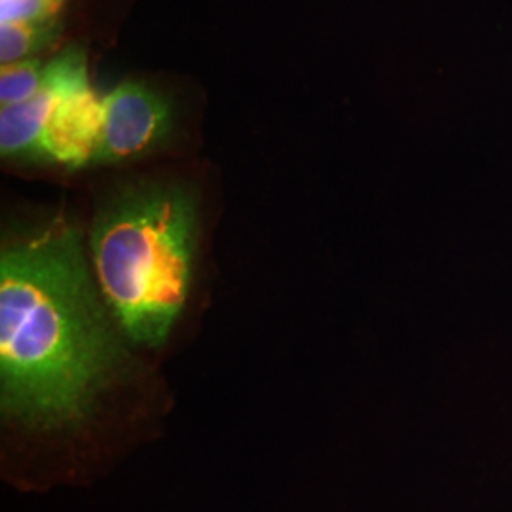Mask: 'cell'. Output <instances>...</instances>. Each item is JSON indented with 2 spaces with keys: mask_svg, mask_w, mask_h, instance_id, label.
Instances as JSON below:
<instances>
[{
  "mask_svg": "<svg viewBox=\"0 0 512 512\" xmlns=\"http://www.w3.org/2000/svg\"><path fill=\"white\" fill-rule=\"evenodd\" d=\"M122 348L93 291L80 234L65 220L4 243L0 403L10 420L61 429L88 420Z\"/></svg>",
  "mask_w": 512,
  "mask_h": 512,
  "instance_id": "6da1fadb",
  "label": "cell"
},
{
  "mask_svg": "<svg viewBox=\"0 0 512 512\" xmlns=\"http://www.w3.org/2000/svg\"><path fill=\"white\" fill-rule=\"evenodd\" d=\"M194 245L196 202L175 184L131 188L95 220V274L133 342L164 344L188 296Z\"/></svg>",
  "mask_w": 512,
  "mask_h": 512,
  "instance_id": "7a4b0ae2",
  "label": "cell"
},
{
  "mask_svg": "<svg viewBox=\"0 0 512 512\" xmlns=\"http://www.w3.org/2000/svg\"><path fill=\"white\" fill-rule=\"evenodd\" d=\"M90 86L88 59L80 46H69L46 63L35 95L0 110V150L4 158L37 162L42 133L59 103L71 93Z\"/></svg>",
  "mask_w": 512,
  "mask_h": 512,
  "instance_id": "3957f363",
  "label": "cell"
},
{
  "mask_svg": "<svg viewBox=\"0 0 512 512\" xmlns=\"http://www.w3.org/2000/svg\"><path fill=\"white\" fill-rule=\"evenodd\" d=\"M103 135L95 164H120L158 147L171 129V110L160 93L122 82L103 99Z\"/></svg>",
  "mask_w": 512,
  "mask_h": 512,
  "instance_id": "277c9868",
  "label": "cell"
},
{
  "mask_svg": "<svg viewBox=\"0 0 512 512\" xmlns=\"http://www.w3.org/2000/svg\"><path fill=\"white\" fill-rule=\"evenodd\" d=\"M103 99L92 86L65 97L42 133L37 162L78 169L97 162L103 135Z\"/></svg>",
  "mask_w": 512,
  "mask_h": 512,
  "instance_id": "5b68a950",
  "label": "cell"
},
{
  "mask_svg": "<svg viewBox=\"0 0 512 512\" xmlns=\"http://www.w3.org/2000/svg\"><path fill=\"white\" fill-rule=\"evenodd\" d=\"M59 35L55 19L10 21L0 25V59L2 65L18 63L35 57L42 48L50 46Z\"/></svg>",
  "mask_w": 512,
  "mask_h": 512,
  "instance_id": "8992f818",
  "label": "cell"
},
{
  "mask_svg": "<svg viewBox=\"0 0 512 512\" xmlns=\"http://www.w3.org/2000/svg\"><path fill=\"white\" fill-rule=\"evenodd\" d=\"M44 71H46V65L38 57L2 65V71H0L2 107L18 105L21 101H27L31 95H35L42 84Z\"/></svg>",
  "mask_w": 512,
  "mask_h": 512,
  "instance_id": "52a82bcc",
  "label": "cell"
},
{
  "mask_svg": "<svg viewBox=\"0 0 512 512\" xmlns=\"http://www.w3.org/2000/svg\"><path fill=\"white\" fill-rule=\"evenodd\" d=\"M63 0H0L2 23L55 19Z\"/></svg>",
  "mask_w": 512,
  "mask_h": 512,
  "instance_id": "ba28073f",
  "label": "cell"
}]
</instances>
